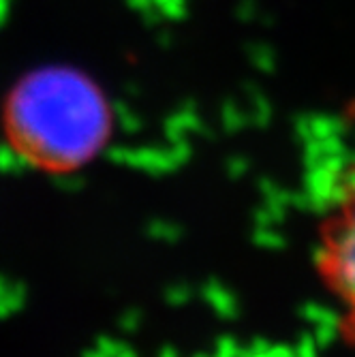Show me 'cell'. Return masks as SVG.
<instances>
[{
	"instance_id": "6da1fadb",
	"label": "cell",
	"mask_w": 355,
	"mask_h": 357,
	"mask_svg": "<svg viewBox=\"0 0 355 357\" xmlns=\"http://www.w3.org/2000/svg\"><path fill=\"white\" fill-rule=\"evenodd\" d=\"M109 126L107 99L80 71H32L7 96L5 133L41 169L71 172L86 165L105 146Z\"/></svg>"
},
{
	"instance_id": "7a4b0ae2",
	"label": "cell",
	"mask_w": 355,
	"mask_h": 357,
	"mask_svg": "<svg viewBox=\"0 0 355 357\" xmlns=\"http://www.w3.org/2000/svg\"><path fill=\"white\" fill-rule=\"evenodd\" d=\"M312 266L334 306L336 332L355 353V186L347 188L319 218Z\"/></svg>"
}]
</instances>
